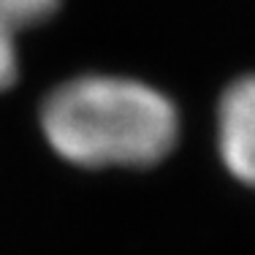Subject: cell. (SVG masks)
Returning <instances> with one entry per match:
<instances>
[{
  "mask_svg": "<svg viewBox=\"0 0 255 255\" xmlns=\"http://www.w3.org/2000/svg\"><path fill=\"white\" fill-rule=\"evenodd\" d=\"M217 141L226 168L239 182L255 187V74L236 79L223 93Z\"/></svg>",
  "mask_w": 255,
  "mask_h": 255,
  "instance_id": "cell-2",
  "label": "cell"
},
{
  "mask_svg": "<svg viewBox=\"0 0 255 255\" xmlns=\"http://www.w3.org/2000/svg\"><path fill=\"white\" fill-rule=\"evenodd\" d=\"M41 128L60 157L84 168L152 166L174 149L179 117L149 84L125 76H76L52 90Z\"/></svg>",
  "mask_w": 255,
  "mask_h": 255,
  "instance_id": "cell-1",
  "label": "cell"
},
{
  "mask_svg": "<svg viewBox=\"0 0 255 255\" xmlns=\"http://www.w3.org/2000/svg\"><path fill=\"white\" fill-rule=\"evenodd\" d=\"M57 5L60 0H0V27L16 35L25 27L46 22Z\"/></svg>",
  "mask_w": 255,
  "mask_h": 255,
  "instance_id": "cell-3",
  "label": "cell"
},
{
  "mask_svg": "<svg viewBox=\"0 0 255 255\" xmlns=\"http://www.w3.org/2000/svg\"><path fill=\"white\" fill-rule=\"evenodd\" d=\"M16 46H14V33L5 27H0V90H5L8 84H14L16 79Z\"/></svg>",
  "mask_w": 255,
  "mask_h": 255,
  "instance_id": "cell-4",
  "label": "cell"
}]
</instances>
